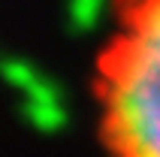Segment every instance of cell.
<instances>
[{
	"label": "cell",
	"mask_w": 160,
	"mask_h": 157,
	"mask_svg": "<svg viewBox=\"0 0 160 157\" xmlns=\"http://www.w3.org/2000/svg\"><path fill=\"white\" fill-rule=\"evenodd\" d=\"M106 157H160V0H127L97 67Z\"/></svg>",
	"instance_id": "6da1fadb"
},
{
	"label": "cell",
	"mask_w": 160,
	"mask_h": 157,
	"mask_svg": "<svg viewBox=\"0 0 160 157\" xmlns=\"http://www.w3.org/2000/svg\"><path fill=\"white\" fill-rule=\"evenodd\" d=\"M106 0H70V18L76 27H91L103 12Z\"/></svg>",
	"instance_id": "7a4b0ae2"
}]
</instances>
